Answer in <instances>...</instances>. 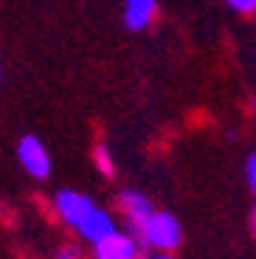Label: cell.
<instances>
[{"mask_svg": "<svg viewBox=\"0 0 256 259\" xmlns=\"http://www.w3.org/2000/svg\"><path fill=\"white\" fill-rule=\"evenodd\" d=\"M135 234H138V240H141L144 245L152 248V251H158V253L175 251V248L180 245V240H183L180 220L172 211H158V208H155V214Z\"/></svg>", "mask_w": 256, "mask_h": 259, "instance_id": "6da1fadb", "label": "cell"}, {"mask_svg": "<svg viewBox=\"0 0 256 259\" xmlns=\"http://www.w3.org/2000/svg\"><path fill=\"white\" fill-rule=\"evenodd\" d=\"M93 208H96L93 197L76 192V189H62V192L54 194V211H57L59 220H62L65 226H71L73 231L88 220V214L93 211Z\"/></svg>", "mask_w": 256, "mask_h": 259, "instance_id": "7a4b0ae2", "label": "cell"}, {"mask_svg": "<svg viewBox=\"0 0 256 259\" xmlns=\"http://www.w3.org/2000/svg\"><path fill=\"white\" fill-rule=\"evenodd\" d=\"M17 161L37 181H45L51 175V155H48L45 144L37 136H23L17 141Z\"/></svg>", "mask_w": 256, "mask_h": 259, "instance_id": "3957f363", "label": "cell"}, {"mask_svg": "<svg viewBox=\"0 0 256 259\" xmlns=\"http://www.w3.org/2000/svg\"><path fill=\"white\" fill-rule=\"evenodd\" d=\"M115 231H118V223H115V217L107 211V208H102V206L93 208V211L88 214V220L76 228L79 240H84L88 245H99L102 240L113 237Z\"/></svg>", "mask_w": 256, "mask_h": 259, "instance_id": "277c9868", "label": "cell"}, {"mask_svg": "<svg viewBox=\"0 0 256 259\" xmlns=\"http://www.w3.org/2000/svg\"><path fill=\"white\" fill-rule=\"evenodd\" d=\"M93 259H141L138 256V237L118 228L113 237L93 245Z\"/></svg>", "mask_w": 256, "mask_h": 259, "instance_id": "5b68a950", "label": "cell"}, {"mask_svg": "<svg viewBox=\"0 0 256 259\" xmlns=\"http://www.w3.org/2000/svg\"><path fill=\"white\" fill-rule=\"evenodd\" d=\"M118 211H121L124 220L133 226V231H138V228H141L144 223L155 214V206H152V200H149L144 192L127 189V192L118 194Z\"/></svg>", "mask_w": 256, "mask_h": 259, "instance_id": "8992f818", "label": "cell"}, {"mask_svg": "<svg viewBox=\"0 0 256 259\" xmlns=\"http://www.w3.org/2000/svg\"><path fill=\"white\" fill-rule=\"evenodd\" d=\"M158 14V0H124V26L130 31H144Z\"/></svg>", "mask_w": 256, "mask_h": 259, "instance_id": "52a82bcc", "label": "cell"}, {"mask_svg": "<svg viewBox=\"0 0 256 259\" xmlns=\"http://www.w3.org/2000/svg\"><path fill=\"white\" fill-rule=\"evenodd\" d=\"M93 161H96L99 172H102L104 178L115 175V161H113V152L107 149V144H96V147H93Z\"/></svg>", "mask_w": 256, "mask_h": 259, "instance_id": "ba28073f", "label": "cell"}, {"mask_svg": "<svg viewBox=\"0 0 256 259\" xmlns=\"http://www.w3.org/2000/svg\"><path fill=\"white\" fill-rule=\"evenodd\" d=\"M237 14H256V0H225Z\"/></svg>", "mask_w": 256, "mask_h": 259, "instance_id": "9c48e42d", "label": "cell"}, {"mask_svg": "<svg viewBox=\"0 0 256 259\" xmlns=\"http://www.w3.org/2000/svg\"><path fill=\"white\" fill-rule=\"evenodd\" d=\"M245 178H248V186L253 189V194H256V152L248 158V163H245Z\"/></svg>", "mask_w": 256, "mask_h": 259, "instance_id": "30bf717a", "label": "cell"}, {"mask_svg": "<svg viewBox=\"0 0 256 259\" xmlns=\"http://www.w3.org/2000/svg\"><path fill=\"white\" fill-rule=\"evenodd\" d=\"M54 259H82V251H79L76 245H62Z\"/></svg>", "mask_w": 256, "mask_h": 259, "instance_id": "8fae6325", "label": "cell"}, {"mask_svg": "<svg viewBox=\"0 0 256 259\" xmlns=\"http://www.w3.org/2000/svg\"><path fill=\"white\" fill-rule=\"evenodd\" d=\"M152 259H175V256H169V253H158V256H152Z\"/></svg>", "mask_w": 256, "mask_h": 259, "instance_id": "7c38bea8", "label": "cell"}, {"mask_svg": "<svg viewBox=\"0 0 256 259\" xmlns=\"http://www.w3.org/2000/svg\"><path fill=\"white\" fill-rule=\"evenodd\" d=\"M250 107H253V113H256V93H253V102H250Z\"/></svg>", "mask_w": 256, "mask_h": 259, "instance_id": "4fadbf2b", "label": "cell"}, {"mask_svg": "<svg viewBox=\"0 0 256 259\" xmlns=\"http://www.w3.org/2000/svg\"><path fill=\"white\" fill-rule=\"evenodd\" d=\"M250 223H253V234H256V211H253V220H250Z\"/></svg>", "mask_w": 256, "mask_h": 259, "instance_id": "5bb4252c", "label": "cell"}, {"mask_svg": "<svg viewBox=\"0 0 256 259\" xmlns=\"http://www.w3.org/2000/svg\"><path fill=\"white\" fill-rule=\"evenodd\" d=\"M0 82H3V68H0Z\"/></svg>", "mask_w": 256, "mask_h": 259, "instance_id": "9a60e30c", "label": "cell"}]
</instances>
